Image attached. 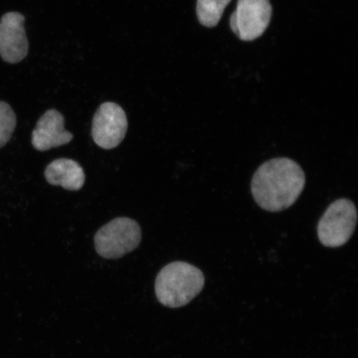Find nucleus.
<instances>
[{
	"label": "nucleus",
	"instance_id": "nucleus-1",
	"mask_svg": "<svg viewBox=\"0 0 358 358\" xmlns=\"http://www.w3.org/2000/svg\"><path fill=\"white\" fill-rule=\"evenodd\" d=\"M306 182V174L295 161L275 158L264 163L255 173L252 192L262 209L280 212L297 201Z\"/></svg>",
	"mask_w": 358,
	"mask_h": 358
},
{
	"label": "nucleus",
	"instance_id": "nucleus-2",
	"mask_svg": "<svg viewBox=\"0 0 358 358\" xmlns=\"http://www.w3.org/2000/svg\"><path fill=\"white\" fill-rule=\"evenodd\" d=\"M204 283V275L199 268L187 262H172L157 275L155 294L164 306L182 307L201 292Z\"/></svg>",
	"mask_w": 358,
	"mask_h": 358
},
{
	"label": "nucleus",
	"instance_id": "nucleus-3",
	"mask_svg": "<svg viewBox=\"0 0 358 358\" xmlns=\"http://www.w3.org/2000/svg\"><path fill=\"white\" fill-rule=\"evenodd\" d=\"M141 228L136 221L117 217L103 226L94 237L98 255L105 259H119L140 245Z\"/></svg>",
	"mask_w": 358,
	"mask_h": 358
},
{
	"label": "nucleus",
	"instance_id": "nucleus-4",
	"mask_svg": "<svg viewBox=\"0 0 358 358\" xmlns=\"http://www.w3.org/2000/svg\"><path fill=\"white\" fill-rule=\"evenodd\" d=\"M357 222L356 206L348 199H338L327 208L317 224V236L327 248H340L351 238Z\"/></svg>",
	"mask_w": 358,
	"mask_h": 358
},
{
	"label": "nucleus",
	"instance_id": "nucleus-5",
	"mask_svg": "<svg viewBox=\"0 0 358 358\" xmlns=\"http://www.w3.org/2000/svg\"><path fill=\"white\" fill-rule=\"evenodd\" d=\"M271 15L270 0H238L231 16V28L243 41H252L265 32Z\"/></svg>",
	"mask_w": 358,
	"mask_h": 358
},
{
	"label": "nucleus",
	"instance_id": "nucleus-6",
	"mask_svg": "<svg viewBox=\"0 0 358 358\" xmlns=\"http://www.w3.org/2000/svg\"><path fill=\"white\" fill-rule=\"evenodd\" d=\"M128 122L122 106L114 102L103 103L93 117L94 142L104 150L117 147L127 136Z\"/></svg>",
	"mask_w": 358,
	"mask_h": 358
},
{
	"label": "nucleus",
	"instance_id": "nucleus-7",
	"mask_svg": "<svg viewBox=\"0 0 358 358\" xmlns=\"http://www.w3.org/2000/svg\"><path fill=\"white\" fill-rule=\"evenodd\" d=\"M25 17L20 13H6L0 20V56L8 64H17L29 52Z\"/></svg>",
	"mask_w": 358,
	"mask_h": 358
},
{
	"label": "nucleus",
	"instance_id": "nucleus-8",
	"mask_svg": "<svg viewBox=\"0 0 358 358\" xmlns=\"http://www.w3.org/2000/svg\"><path fill=\"white\" fill-rule=\"evenodd\" d=\"M64 116L57 110H49L38 120L32 134V145L35 150L47 151L52 148L69 144L73 134L64 128Z\"/></svg>",
	"mask_w": 358,
	"mask_h": 358
},
{
	"label": "nucleus",
	"instance_id": "nucleus-9",
	"mask_svg": "<svg viewBox=\"0 0 358 358\" xmlns=\"http://www.w3.org/2000/svg\"><path fill=\"white\" fill-rule=\"evenodd\" d=\"M45 178L49 185L61 186L66 190L78 191L86 181L84 170L77 161L58 159L45 169Z\"/></svg>",
	"mask_w": 358,
	"mask_h": 358
},
{
	"label": "nucleus",
	"instance_id": "nucleus-10",
	"mask_svg": "<svg viewBox=\"0 0 358 358\" xmlns=\"http://www.w3.org/2000/svg\"><path fill=\"white\" fill-rule=\"evenodd\" d=\"M231 0H198L196 15L201 24L208 28L217 26L224 10Z\"/></svg>",
	"mask_w": 358,
	"mask_h": 358
},
{
	"label": "nucleus",
	"instance_id": "nucleus-11",
	"mask_svg": "<svg viewBox=\"0 0 358 358\" xmlns=\"http://www.w3.org/2000/svg\"><path fill=\"white\" fill-rule=\"evenodd\" d=\"M15 111L8 103L0 101V148L10 141L16 127Z\"/></svg>",
	"mask_w": 358,
	"mask_h": 358
}]
</instances>
